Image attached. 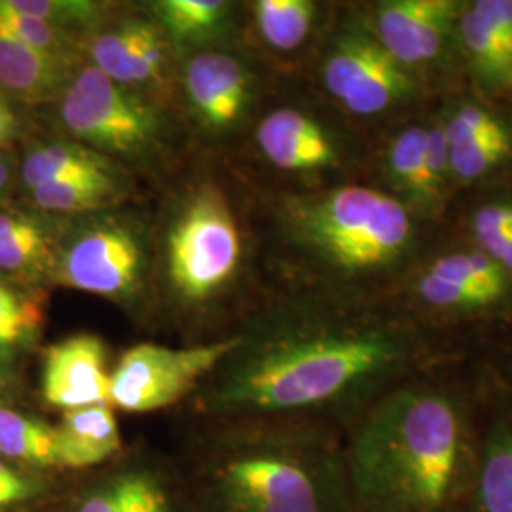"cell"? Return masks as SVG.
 <instances>
[{
  "label": "cell",
  "mask_w": 512,
  "mask_h": 512,
  "mask_svg": "<svg viewBox=\"0 0 512 512\" xmlns=\"http://www.w3.org/2000/svg\"><path fill=\"white\" fill-rule=\"evenodd\" d=\"M465 512H512V385L497 374L484 384L475 476Z\"/></svg>",
  "instance_id": "cell-13"
},
{
  "label": "cell",
  "mask_w": 512,
  "mask_h": 512,
  "mask_svg": "<svg viewBox=\"0 0 512 512\" xmlns=\"http://www.w3.org/2000/svg\"><path fill=\"white\" fill-rule=\"evenodd\" d=\"M456 16L450 0H389L376 8L372 35L404 69L416 67L440 54Z\"/></svg>",
  "instance_id": "cell-15"
},
{
  "label": "cell",
  "mask_w": 512,
  "mask_h": 512,
  "mask_svg": "<svg viewBox=\"0 0 512 512\" xmlns=\"http://www.w3.org/2000/svg\"><path fill=\"white\" fill-rule=\"evenodd\" d=\"M186 401L198 421H275L344 435L382 395L456 351L412 317L355 304L260 311Z\"/></svg>",
  "instance_id": "cell-1"
},
{
  "label": "cell",
  "mask_w": 512,
  "mask_h": 512,
  "mask_svg": "<svg viewBox=\"0 0 512 512\" xmlns=\"http://www.w3.org/2000/svg\"><path fill=\"white\" fill-rule=\"evenodd\" d=\"M256 145L270 164L289 173H315L340 164V147L329 129L298 109H277L256 128Z\"/></svg>",
  "instance_id": "cell-16"
},
{
  "label": "cell",
  "mask_w": 512,
  "mask_h": 512,
  "mask_svg": "<svg viewBox=\"0 0 512 512\" xmlns=\"http://www.w3.org/2000/svg\"><path fill=\"white\" fill-rule=\"evenodd\" d=\"M183 90L198 128L211 137H224L245 122L255 97V78L236 55L205 50L186 61Z\"/></svg>",
  "instance_id": "cell-11"
},
{
  "label": "cell",
  "mask_w": 512,
  "mask_h": 512,
  "mask_svg": "<svg viewBox=\"0 0 512 512\" xmlns=\"http://www.w3.org/2000/svg\"><path fill=\"white\" fill-rule=\"evenodd\" d=\"M327 92L357 116H376L406 103L414 80L365 29L340 35L323 65Z\"/></svg>",
  "instance_id": "cell-10"
},
{
  "label": "cell",
  "mask_w": 512,
  "mask_h": 512,
  "mask_svg": "<svg viewBox=\"0 0 512 512\" xmlns=\"http://www.w3.org/2000/svg\"><path fill=\"white\" fill-rule=\"evenodd\" d=\"M171 42L156 21L128 18L93 31L88 55L112 82L131 92H167Z\"/></svg>",
  "instance_id": "cell-12"
},
{
  "label": "cell",
  "mask_w": 512,
  "mask_h": 512,
  "mask_svg": "<svg viewBox=\"0 0 512 512\" xmlns=\"http://www.w3.org/2000/svg\"><path fill=\"white\" fill-rule=\"evenodd\" d=\"M444 365L389 389L342 435L355 511L465 512L484 385L444 378Z\"/></svg>",
  "instance_id": "cell-2"
},
{
  "label": "cell",
  "mask_w": 512,
  "mask_h": 512,
  "mask_svg": "<svg viewBox=\"0 0 512 512\" xmlns=\"http://www.w3.org/2000/svg\"><path fill=\"white\" fill-rule=\"evenodd\" d=\"M44 512H54V507H52V509H48V511H44Z\"/></svg>",
  "instance_id": "cell-43"
},
{
  "label": "cell",
  "mask_w": 512,
  "mask_h": 512,
  "mask_svg": "<svg viewBox=\"0 0 512 512\" xmlns=\"http://www.w3.org/2000/svg\"><path fill=\"white\" fill-rule=\"evenodd\" d=\"M450 150V173H454L459 181L471 183L484 175H488L497 165L503 164L511 156L512 141L509 133L469 141Z\"/></svg>",
  "instance_id": "cell-32"
},
{
  "label": "cell",
  "mask_w": 512,
  "mask_h": 512,
  "mask_svg": "<svg viewBox=\"0 0 512 512\" xmlns=\"http://www.w3.org/2000/svg\"><path fill=\"white\" fill-rule=\"evenodd\" d=\"M14 391V380H12V374H6V372H0V403L10 397Z\"/></svg>",
  "instance_id": "cell-42"
},
{
  "label": "cell",
  "mask_w": 512,
  "mask_h": 512,
  "mask_svg": "<svg viewBox=\"0 0 512 512\" xmlns=\"http://www.w3.org/2000/svg\"><path fill=\"white\" fill-rule=\"evenodd\" d=\"M44 321V294L0 279V372L12 374L21 359L37 348Z\"/></svg>",
  "instance_id": "cell-20"
},
{
  "label": "cell",
  "mask_w": 512,
  "mask_h": 512,
  "mask_svg": "<svg viewBox=\"0 0 512 512\" xmlns=\"http://www.w3.org/2000/svg\"><path fill=\"white\" fill-rule=\"evenodd\" d=\"M74 35L37 19L23 18L0 2V40L57 55H76Z\"/></svg>",
  "instance_id": "cell-31"
},
{
  "label": "cell",
  "mask_w": 512,
  "mask_h": 512,
  "mask_svg": "<svg viewBox=\"0 0 512 512\" xmlns=\"http://www.w3.org/2000/svg\"><path fill=\"white\" fill-rule=\"evenodd\" d=\"M253 12L262 40L277 52H293L310 35L317 6L310 0H258Z\"/></svg>",
  "instance_id": "cell-26"
},
{
  "label": "cell",
  "mask_w": 512,
  "mask_h": 512,
  "mask_svg": "<svg viewBox=\"0 0 512 512\" xmlns=\"http://www.w3.org/2000/svg\"><path fill=\"white\" fill-rule=\"evenodd\" d=\"M427 165L433 183L437 184L440 192H444V184L450 175V150L444 126L437 124L427 129Z\"/></svg>",
  "instance_id": "cell-36"
},
{
  "label": "cell",
  "mask_w": 512,
  "mask_h": 512,
  "mask_svg": "<svg viewBox=\"0 0 512 512\" xmlns=\"http://www.w3.org/2000/svg\"><path fill=\"white\" fill-rule=\"evenodd\" d=\"M54 512H190L175 456L143 444L93 471L65 475Z\"/></svg>",
  "instance_id": "cell-8"
},
{
  "label": "cell",
  "mask_w": 512,
  "mask_h": 512,
  "mask_svg": "<svg viewBox=\"0 0 512 512\" xmlns=\"http://www.w3.org/2000/svg\"><path fill=\"white\" fill-rule=\"evenodd\" d=\"M459 33L478 74L488 82H499L512 71V52L494 29L469 8L459 18Z\"/></svg>",
  "instance_id": "cell-29"
},
{
  "label": "cell",
  "mask_w": 512,
  "mask_h": 512,
  "mask_svg": "<svg viewBox=\"0 0 512 512\" xmlns=\"http://www.w3.org/2000/svg\"><path fill=\"white\" fill-rule=\"evenodd\" d=\"M0 459L29 471L63 475L57 461L54 423L2 403Z\"/></svg>",
  "instance_id": "cell-21"
},
{
  "label": "cell",
  "mask_w": 512,
  "mask_h": 512,
  "mask_svg": "<svg viewBox=\"0 0 512 512\" xmlns=\"http://www.w3.org/2000/svg\"><path fill=\"white\" fill-rule=\"evenodd\" d=\"M19 131L18 114L10 105L6 93L0 90V145L12 141Z\"/></svg>",
  "instance_id": "cell-38"
},
{
  "label": "cell",
  "mask_w": 512,
  "mask_h": 512,
  "mask_svg": "<svg viewBox=\"0 0 512 512\" xmlns=\"http://www.w3.org/2000/svg\"><path fill=\"white\" fill-rule=\"evenodd\" d=\"M471 8L494 29L512 52L511 0H478Z\"/></svg>",
  "instance_id": "cell-37"
},
{
  "label": "cell",
  "mask_w": 512,
  "mask_h": 512,
  "mask_svg": "<svg viewBox=\"0 0 512 512\" xmlns=\"http://www.w3.org/2000/svg\"><path fill=\"white\" fill-rule=\"evenodd\" d=\"M54 220L37 213L0 211V272L31 283L54 281L63 234V224Z\"/></svg>",
  "instance_id": "cell-18"
},
{
  "label": "cell",
  "mask_w": 512,
  "mask_h": 512,
  "mask_svg": "<svg viewBox=\"0 0 512 512\" xmlns=\"http://www.w3.org/2000/svg\"><path fill=\"white\" fill-rule=\"evenodd\" d=\"M238 340L236 332H228L184 348L152 342L131 346L110 368V406L129 414H148L186 403Z\"/></svg>",
  "instance_id": "cell-9"
},
{
  "label": "cell",
  "mask_w": 512,
  "mask_h": 512,
  "mask_svg": "<svg viewBox=\"0 0 512 512\" xmlns=\"http://www.w3.org/2000/svg\"><path fill=\"white\" fill-rule=\"evenodd\" d=\"M65 475H48L0 459V512H44L52 509Z\"/></svg>",
  "instance_id": "cell-27"
},
{
  "label": "cell",
  "mask_w": 512,
  "mask_h": 512,
  "mask_svg": "<svg viewBox=\"0 0 512 512\" xmlns=\"http://www.w3.org/2000/svg\"><path fill=\"white\" fill-rule=\"evenodd\" d=\"M238 219L219 184L194 186L175 209L162 245V277L171 310L194 323L217 308L241 268Z\"/></svg>",
  "instance_id": "cell-5"
},
{
  "label": "cell",
  "mask_w": 512,
  "mask_h": 512,
  "mask_svg": "<svg viewBox=\"0 0 512 512\" xmlns=\"http://www.w3.org/2000/svg\"><path fill=\"white\" fill-rule=\"evenodd\" d=\"M55 446L63 475L93 471L126 450L120 423L110 404L61 412V420L55 423Z\"/></svg>",
  "instance_id": "cell-17"
},
{
  "label": "cell",
  "mask_w": 512,
  "mask_h": 512,
  "mask_svg": "<svg viewBox=\"0 0 512 512\" xmlns=\"http://www.w3.org/2000/svg\"><path fill=\"white\" fill-rule=\"evenodd\" d=\"M63 226L54 281L133 306L150 272V239L141 220L114 211L73 217Z\"/></svg>",
  "instance_id": "cell-6"
},
{
  "label": "cell",
  "mask_w": 512,
  "mask_h": 512,
  "mask_svg": "<svg viewBox=\"0 0 512 512\" xmlns=\"http://www.w3.org/2000/svg\"><path fill=\"white\" fill-rule=\"evenodd\" d=\"M59 118L76 143L110 160L145 162L164 150L167 126L156 103L82 63L59 97Z\"/></svg>",
  "instance_id": "cell-7"
},
{
  "label": "cell",
  "mask_w": 512,
  "mask_h": 512,
  "mask_svg": "<svg viewBox=\"0 0 512 512\" xmlns=\"http://www.w3.org/2000/svg\"><path fill=\"white\" fill-rule=\"evenodd\" d=\"M109 349L101 336L78 332L44 351L40 393L61 412L109 403Z\"/></svg>",
  "instance_id": "cell-14"
},
{
  "label": "cell",
  "mask_w": 512,
  "mask_h": 512,
  "mask_svg": "<svg viewBox=\"0 0 512 512\" xmlns=\"http://www.w3.org/2000/svg\"><path fill=\"white\" fill-rule=\"evenodd\" d=\"M427 272L488 291L499 300H503V296L509 291L507 272L495 262L492 256L482 251L442 256L429 266Z\"/></svg>",
  "instance_id": "cell-30"
},
{
  "label": "cell",
  "mask_w": 512,
  "mask_h": 512,
  "mask_svg": "<svg viewBox=\"0 0 512 512\" xmlns=\"http://www.w3.org/2000/svg\"><path fill=\"white\" fill-rule=\"evenodd\" d=\"M473 234L482 253L494 258L501 243L512 234V203H492L476 211Z\"/></svg>",
  "instance_id": "cell-35"
},
{
  "label": "cell",
  "mask_w": 512,
  "mask_h": 512,
  "mask_svg": "<svg viewBox=\"0 0 512 512\" xmlns=\"http://www.w3.org/2000/svg\"><path fill=\"white\" fill-rule=\"evenodd\" d=\"M118 165L107 156L76 141H52L31 148L21 164L27 190L86 175H116Z\"/></svg>",
  "instance_id": "cell-22"
},
{
  "label": "cell",
  "mask_w": 512,
  "mask_h": 512,
  "mask_svg": "<svg viewBox=\"0 0 512 512\" xmlns=\"http://www.w3.org/2000/svg\"><path fill=\"white\" fill-rule=\"evenodd\" d=\"M275 224L283 247L300 266L342 283L393 270L416 236L401 200L361 184L283 196Z\"/></svg>",
  "instance_id": "cell-4"
},
{
  "label": "cell",
  "mask_w": 512,
  "mask_h": 512,
  "mask_svg": "<svg viewBox=\"0 0 512 512\" xmlns=\"http://www.w3.org/2000/svg\"><path fill=\"white\" fill-rule=\"evenodd\" d=\"M4 8L23 18L37 19L69 35L97 31L105 8L90 0H0Z\"/></svg>",
  "instance_id": "cell-28"
},
{
  "label": "cell",
  "mask_w": 512,
  "mask_h": 512,
  "mask_svg": "<svg viewBox=\"0 0 512 512\" xmlns=\"http://www.w3.org/2000/svg\"><path fill=\"white\" fill-rule=\"evenodd\" d=\"M82 67L78 55H57L0 40V90L23 101L59 99Z\"/></svg>",
  "instance_id": "cell-19"
},
{
  "label": "cell",
  "mask_w": 512,
  "mask_h": 512,
  "mask_svg": "<svg viewBox=\"0 0 512 512\" xmlns=\"http://www.w3.org/2000/svg\"><path fill=\"white\" fill-rule=\"evenodd\" d=\"M494 260L507 274L509 272L512 274V234L501 243V247L497 249V253L494 255Z\"/></svg>",
  "instance_id": "cell-39"
},
{
  "label": "cell",
  "mask_w": 512,
  "mask_h": 512,
  "mask_svg": "<svg viewBox=\"0 0 512 512\" xmlns=\"http://www.w3.org/2000/svg\"><path fill=\"white\" fill-rule=\"evenodd\" d=\"M126 186L120 173L116 175H86L67 181L44 184L31 190V198L46 215L84 217L109 211L122 202Z\"/></svg>",
  "instance_id": "cell-23"
},
{
  "label": "cell",
  "mask_w": 512,
  "mask_h": 512,
  "mask_svg": "<svg viewBox=\"0 0 512 512\" xmlns=\"http://www.w3.org/2000/svg\"><path fill=\"white\" fill-rule=\"evenodd\" d=\"M418 293L427 306L440 311L484 310L501 302L488 291L429 272L421 277Z\"/></svg>",
  "instance_id": "cell-33"
},
{
  "label": "cell",
  "mask_w": 512,
  "mask_h": 512,
  "mask_svg": "<svg viewBox=\"0 0 512 512\" xmlns=\"http://www.w3.org/2000/svg\"><path fill=\"white\" fill-rule=\"evenodd\" d=\"M175 461L190 512H357L329 429L200 421Z\"/></svg>",
  "instance_id": "cell-3"
},
{
  "label": "cell",
  "mask_w": 512,
  "mask_h": 512,
  "mask_svg": "<svg viewBox=\"0 0 512 512\" xmlns=\"http://www.w3.org/2000/svg\"><path fill=\"white\" fill-rule=\"evenodd\" d=\"M495 374H497L503 382L512 385V349L505 353V357L501 359V366H499V370H495Z\"/></svg>",
  "instance_id": "cell-41"
},
{
  "label": "cell",
  "mask_w": 512,
  "mask_h": 512,
  "mask_svg": "<svg viewBox=\"0 0 512 512\" xmlns=\"http://www.w3.org/2000/svg\"><path fill=\"white\" fill-rule=\"evenodd\" d=\"M152 12L171 44L200 46L228 27L232 4L224 0H160L152 4Z\"/></svg>",
  "instance_id": "cell-25"
},
{
  "label": "cell",
  "mask_w": 512,
  "mask_h": 512,
  "mask_svg": "<svg viewBox=\"0 0 512 512\" xmlns=\"http://www.w3.org/2000/svg\"><path fill=\"white\" fill-rule=\"evenodd\" d=\"M14 179V162L6 154L0 158V194L10 186Z\"/></svg>",
  "instance_id": "cell-40"
},
{
  "label": "cell",
  "mask_w": 512,
  "mask_h": 512,
  "mask_svg": "<svg viewBox=\"0 0 512 512\" xmlns=\"http://www.w3.org/2000/svg\"><path fill=\"white\" fill-rule=\"evenodd\" d=\"M2 156H4V152H0V158H2Z\"/></svg>",
  "instance_id": "cell-44"
},
{
  "label": "cell",
  "mask_w": 512,
  "mask_h": 512,
  "mask_svg": "<svg viewBox=\"0 0 512 512\" xmlns=\"http://www.w3.org/2000/svg\"><path fill=\"white\" fill-rule=\"evenodd\" d=\"M427 129L420 126L404 129L395 137L387 152V167L393 184L406 194L408 202L421 211H437L442 192L433 183L427 165Z\"/></svg>",
  "instance_id": "cell-24"
},
{
  "label": "cell",
  "mask_w": 512,
  "mask_h": 512,
  "mask_svg": "<svg viewBox=\"0 0 512 512\" xmlns=\"http://www.w3.org/2000/svg\"><path fill=\"white\" fill-rule=\"evenodd\" d=\"M444 133L448 139V147H456L469 141L503 135L507 133V129L503 128V124L488 110L475 105H463L444 124Z\"/></svg>",
  "instance_id": "cell-34"
}]
</instances>
